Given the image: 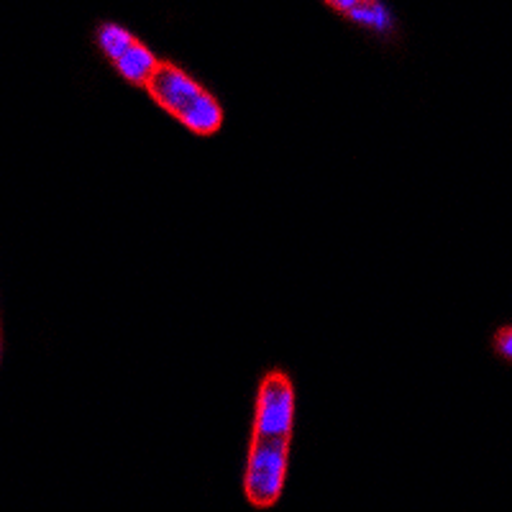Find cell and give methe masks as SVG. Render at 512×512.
Returning <instances> with one entry per match:
<instances>
[{
    "label": "cell",
    "instance_id": "7a4b0ae2",
    "mask_svg": "<svg viewBox=\"0 0 512 512\" xmlns=\"http://www.w3.org/2000/svg\"><path fill=\"white\" fill-rule=\"evenodd\" d=\"M290 464V441L282 438H251L246 459L244 492L246 500L259 510L277 505L282 497Z\"/></svg>",
    "mask_w": 512,
    "mask_h": 512
},
{
    "label": "cell",
    "instance_id": "5b68a950",
    "mask_svg": "<svg viewBox=\"0 0 512 512\" xmlns=\"http://www.w3.org/2000/svg\"><path fill=\"white\" fill-rule=\"evenodd\" d=\"M336 13L372 31H390L392 16L382 0H326Z\"/></svg>",
    "mask_w": 512,
    "mask_h": 512
},
{
    "label": "cell",
    "instance_id": "8992f818",
    "mask_svg": "<svg viewBox=\"0 0 512 512\" xmlns=\"http://www.w3.org/2000/svg\"><path fill=\"white\" fill-rule=\"evenodd\" d=\"M497 349H500V354L505 356V359H510L512 356V331L510 328H502L500 336H497Z\"/></svg>",
    "mask_w": 512,
    "mask_h": 512
},
{
    "label": "cell",
    "instance_id": "3957f363",
    "mask_svg": "<svg viewBox=\"0 0 512 512\" xmlns=\"http://www.w3.org/2000/svg\"><path fill=\"white\" fill-rule=\"evenodd\" d=\"M295 425V390L285 374L274 372L264 377L256 395L254 436L251 438H282L290 441Z\"/></svg>",
    "mask_w": 512,
    "mask_h": 512
},
{
    "label": "cell",
    "instance_id": "277c9868",
    "mask_svg": "<svg viewBox=\"0 0 512 512\" xmlns=\"http://www.w3.org/2000/svg\"><path fill=\"white\" fill-rule=\"evenodd\" d=\"M98 47L103 49V54L111 59V64L123 75V80H128L131 85H139L144 88L149 77L154 75L157 64L162 59H157V54L146 47L144 41L136 39L131 31H126L118 24H103L98 29Z\"/></svg>",
    "mask_w": 512,
    "mask_h": 512
},
{
    "label": "cell",
    "instance_id": "6da1fadb",
    "mask_svg": "<svg viewBox=\"0 0 512 512\" xmlns=\"http://www.w3.org/2000/svg\"><path fill=\"white\" fill-rule=\"evenodd\" d=\"M154 103L172 118L190 128L192 134L213 136L223 126V108L200 82L192 80L185 70L169 62H159L154 75L144 85Z\"/></svg>",
    "mask_w": 512,
    "mask_h": 512
}]
</instances>
